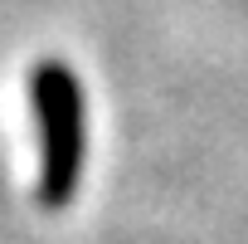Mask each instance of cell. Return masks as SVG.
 <instances>
[{"mask_svg": "<svg viewBox=\"0 0 248 244\" xmlns=\"http://www.w3.org/2000/svg\"><path fill=\"white\" fill-rule=\"evenodd\" d=\"M34 117H39V200L49 210L68 205L83 176V152H88V122H83V88L78 73L59 59L39 64L30 78Z\"/></svg>", "mask_w": 248, "mask_h": 244, "instance_id": "obj_1", "label": "cell"}]
</instances>
